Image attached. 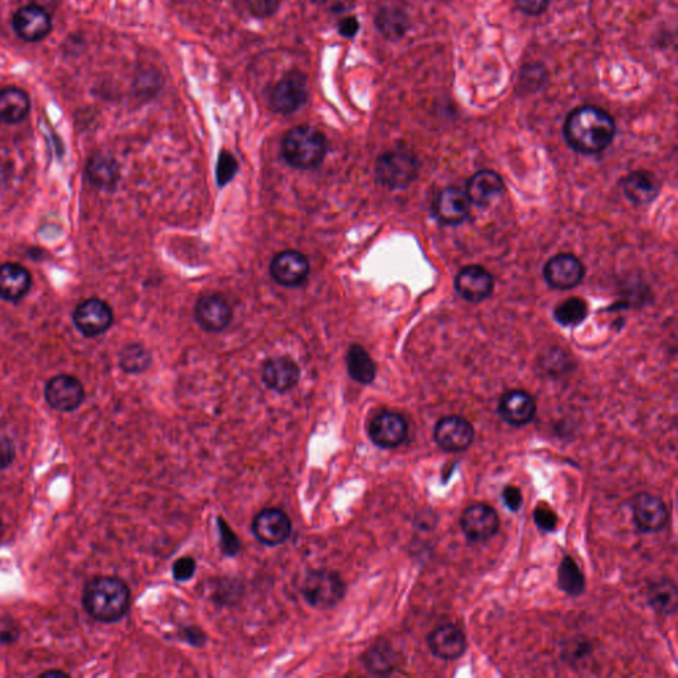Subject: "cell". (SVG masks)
<instances>
[{"mask_svg": "<svg viewBox=\"0 0 678 678\" xmlns=\"http://www.w3.org/2000/svg\"><path fill=\"white\" fill-rule=\"evenodd\" d=\"M616 125L611 114L597 106H580L568 114L563 128L566 140L580 154L602 153L614 140Z\"/></svg>", "mask_w": 678, "mask_h": 678, "instance_id": "1", "label": "cell"}, {"mask_svg": "<svg viewBox=\"0 0 678 678\" xmlns=\"http://www.w3.org/2000/svg\"><path fill=\"white\" fill-rule=\"evenodd\" d=\"M131 588L117 576H96L82 591V607L92 619L100 623L119 622L131 608Z\"/></svg>", "mask_w": 678, "mask_h": 678, "instance_id": "2", "label": "cell"}, {"mask_svg": "<svg viewBox=\"0 0 678 678\" xmlns=\"http://www.w3.org/2000/svg\"><path fill=\"white\" fill-rule=\"evenodd\" d=\"M281 153L292 168L300 170L318 168L326 157V137L312 126H295L284 136Z\"/></svg>", "mask_w": 678, "mask_h": 678, "instance_id": "3", "label": "cell"}, {"mask_svg": "<svg viewBox=\"0 0 678 678\" xmlns=\"http://www.w3.org/2000/svg\"><path fill=\"white\" fill-rule=\"evenodd\" d=\"M347 587L335 571L313 570L304 580L301 593L307 605L317 610H332L344 600Z\"/></svg>", "mask_w": 678, "mask_h": 678, "instance_id": "4", "label": "cell"}, {"mask_svg": "<svg viewBox=\"0 0 678 678\" xmlns=\"http://www.w3.org/2000/svg\"><path fill=\"white\" fill-rule=\"evenodd\" d=\"M418 171L415 155L403 150L387 151L375 163L376 180L390 189H406L416 179Z\"/></svg>", "mask_w": 678, "mask_h": 678, "instance_id": "5", "label": "cell"}, {"mask_svg": "<svg viewBox=\"0 0 678 678\" xmlns=\"http://www.w3.org/2000/svg\"><path fill=\"white\" fill-rule=\"evenodd\" d=\"M268 102L269 108L275 113L284 114V116L295 113L307 102L305 74L300 71L288 72L277 84L273 86L269 92Z\"/></svg>", "mask_w": 678, "mask_h": 678, "instance_id": "6", "label": "cell"}, {"mask_svg": "<svg viewBox=\"0 0 678 678\" xmlns=\"http://www.w3.org/2000/svg\"><path fill=\"white\" fill-rule=\"evenodd\" d=\"M113 321V310L100 298L82 301L73 312L74 327L86 338L99 337L108 332Z\"/></svg>", "mask_w": 678, "mask_h": 678, "instance_id": "7", "label": "cell"}, {"mask_svg": "<svg viewBox=\"0 0 678 678\" xmlns=\"http://www.w3.org/2000/svg\"><path fill=\"white\" fill-rule=\"evenodd\" d=\"M473 424L461 416H444L435 425L433 441L445 452H464L475 441Z\"/></svg>", "mask_w": 678, "mask_h": 678, "instance_id": "8", "label": "cell"}, {"mask_svg": "<svg viewBox=\"0 0 678 678\" xmlns=\"http://www.w3.org/2000/svg\"><path fill=\"white\" fill-rule=\"evenodd\" d=\"M460 525L468 541L487 542L499 533V517L490 505L479 502L462 511Z\"/></svg>", "mask_w": 678, "mask_h": 678, "instance_id": "9", "label": "cell"}, {"mask_svg": "<svg viewBox=\"0 0 678 678\" xmlns=\"http://www.w3.org/2000/svg\"><path fill=\"white\" fill-rule=\"evenodd\" d=\"M44 398L48 406L59 412H72L82 406L85 399V390L76 376L62 373L53 376L45 384Z\"/></svg>", "mask_w": 678, "mask_h": 678, "instance_id": "10", "label": "cell"}, {"mask_svg": "<svg viewBox=\"0 0 678 678\" xmlns=\"http://www.w3.org/2000/svg\"><path fill=\"white\" fill-rule=\"evenodd\" d=\"M632 518L637 530L651 534L662 531L669 521V510L660 497L639 493L632 499Z\"/></svg>", "mask_w": 678, "mask_h": 678, "instance_id": "11", "label": "cell"}, {"mask_svg": "<svg viewBox=\"0 0 678 678\" xmlns=\"http://www.w3.org/2000/svg\"><path fill=\"white\" fill-rule=\"evenodd\" d=\"M252 533L258 542L275 547L288 541L292 534V521L281 508H266L256 514L252 521Z\"/></svg>", "mask_w": 678, "mask_h": 678, "instance_id": "12", "label": "cell"}, {"mask_svg": "<svg viewBox=\"0 0 678 678\" xmlns=\"http://www.w3.org/2000/svg\"><path fill=\"white\" fill-rule=\"evenodd\" d=\"M408 423L404 416L392 411H383L373 416L369 425V436L376 447L392 450L401 447L408 438Z\"/></svg>", "mask_w": 678, "mask_h": 678, "instance_id": "13", "label": "cell"}, {"mask_svg": "<svg viewBox=\"0 0 678 678\" xmlns=\"http://www.w3.org/2000/svg\"><path fill=\"white\" fill-rule=\"evenodd\" d=\"M269 272L276 283L286 288H295L305 283L310 273V263L305 255L288 249L273 257Z\"/></svg>", "mask_w": 678, "mask_h": 678, "instance_id": "14", "label": "cell"}, {"mask_svg": "<svg viewBox=\"0 0 678 678\" xmlns=\"http://www.w3.org/2000/svg\"><path fill=\"white\" fill-rule=\"evenodd\" d=\"M470 200L465 189L445 187L433 200L432 209L436 219L445 226H458L470 214Z\"/></svg>", "mask_w": 678, "mask_h": 678, "instance_id": "15", "label": "cell"}, {"mask_svg": "<svg viewBox=\"0 0 678 678\" xmlns=\"http://www.w3.org/2000/svg\"><path fill=\"white\" fill-rule=\"evenodd\" d=\"M13 28L24 42H42L52 31L50 13L39 5H23L14 14Z\"/></svg>", "mask_w": 678, "mask_h": 678, "instance_id": "16", "label": "cell"}, {"mask_svg": "<svg viewBox=\"0 0 678 678\" xmlns=\"http://www.w3.org/2000/svg\"><path fill=\"white\" fill-rule=\"evenodd\" d=\"M194 317L206 332L219 333L229 326L234 312L226 298L219 295H206L195 304Z\"/></svg>", "mask_w": 678, "mask_h": 678, "instance_id": "17", "label": "cell"}, {"mask_svg": "<svg viewBox=\"0 0 678 678\" xmlns=\"http://www.w3.org/2000/svg\"><path fill=\"white\" fill-rule=\"evenodd\" d=\"M543 276L546 283L553 289H573L582 283L585 266L576 256L560 254L547 261Z\"/></svg>", "mask_w": 678, "mask_h": 678, "instance_id": "18", "label": "cell"}, {"mask_svg": "<svg viewBox=\"0 0 678 678\" xmlns=\"http://www.w3.org/2000/svg\"><path fill=\"white\" fill-rule=\"evenodd\" d=\"M494 278L479 266H468L456 276V292L468 303H481L492 295Z\"/></svg>", "mask_w": 678, "mask_h": 678, "instance_id": "19", "label": "cell"}, {"mask_svg": "<svg viewBox=\"0 0 678 678\" xmlns=\"http://www.w3.org/2000/svg\"><path fill=\"white\" fill-rule=\"evenodd\" d=\"M497 412L505 423L513 427H524L536 416L537 403L533 396L526 391L511 390L499 399Z\"/></svg>", "mask_w": 678, "mask_h": 678, "instance_id": "20", "label": "cell"}, {"mask_svg": "<svg viewBox=\"0 0 678 678\" xmlns=\"http://www.w3.org/2000/svg\"><path fill=\"white\" fill-rule=\"evenodd\" d=\"M427 644L432 654L441 660H458L468 648L464 632L453 625H441L431 631Z\"/></svg>", "mask_w": 678, "mask_h": 678, "instance_id": "21", "label": "cell"}, {"mask_svg": "<svg viewBox=\"0 0 678 678\" xmlns=\"http://www.w3.org/2000/svg\"><path fill=\"white\" fill-rule=\"evenodd\" d=\"M300 367L286 356L268 359L263 367V382L269 390L284 393L295 389L300 381Z\"/></svg>", "mask_w": 678, "mask_h": 678, "instance_id": "22", "label": "cell"}, {"mask_svg": "<svg viewBox=\"0 0 678 678\" xmlns=\"http://www.w3.org/2000/svg\"><path fill=\"white\" fill-rule=\"evenodd\" d=\"M504 189L505 183L501 175L492 170H481L468 180L465 192L470 198V204L484 208L496 200Z\"/></svg>", "mask_w": 678, "mask_h": 678, "instance_id": "23", "label": "cell"}, {"mask_svg": "<svg viewBox=\"0 0 678 678\" xmlns=\"http://www.w3.org/2000/svg\"><path fill=\"white\" fill-rule=\"evenodd\" d=\"M33 286V277L27 268L16 263L0 266V298L7 303H19Z\"/></svg>", "mask_w": 678, "mask_h": 678, "instance_id": "24", "label": "cell"}, {"mask_svg": "<svg viewBox=\"0 0 678 678\" xmlns=\"http://www.w3.org/2000/svg\"><path fill=\"white\" fill-rule=\"evenodd\" d=\"M89 182L103 191H113L119 185L120 166L113 157L105 154H94L85 166Z\"/></svg>", "mask_w": 678, "mask_h": 678, "instance_id": "25", "label": "cell"}, {"mask_svg": "<svg viewBox=\"0 0 678 678\" xmlns=\"http://www.w3.org/2000/svg\"><path fill=\"white\" fill-rule=\"evenodd\" d=\"M623 191L632 203L645 206L656 199L660 183L652 172L634 171L623 180Z\"/></svg>", "mask_w": 678, "mask_h": 678, "instance_id": "26", "label": "cell"}, {"mask_svg": "<svg viewBox=\"0 0 678 678\" xmlns=\"http://www.w3.org/2000/svg\"><path fill=\"white\" fill-rule=\"evenodd\" d=\"M410 17L403 8L389 5L379 8L375 15V27L384 39L399 42L410 30Z\"/></svg>", "mask_w": 678, "mask_h": 678, "instance_id": "27", "label": "cell"}, {"mask_svg": "<svg viewBox=\"0 0 678 678\" xmlns=\"http://www.w3.org/2000/svg\"><path fill=\"white\" fill-rule=\"evenodd\" d=\"M30 111V96L23 89L10 86L0 91V122L16 125L27 119Z\"/></svg>", "mask_w": 678, "mask_h": 678, "instance_id": "28", "label": "cell"}, {"mask_svg": "<svg viewBox=\"0 0 678 678\" xmlns=\"http://www.w3.org/2000/svg\"><path fill=\"white\" fill-rule=\"evenodd\" d=\"M646 602L652 610L663 616H672L676 614L678 608L676 582L669 577L657 580L654 585L649 586L646 591Z\"/></svg>", "mask_w": 678, "mask_h": 678, "instance_id": "29", "label": "cell"}, {"mask_svg": "<svg viewBox=\"0 0 678 678\" xmlns=\"http://www.w3.org/2000/svg\"><path fill=\"white\" fill-rule=\"evenodd\" d=\"M347 372L353 381L361 384H372L376 376V366L369 353L359 346L353 344L346 355Z\"/></svg>", "mask_w": 678, "mask_h": 678, "instance_id": "30", "label": "cell"}, {"mask_svg": "<svg viewBox=\"0 0 678 678\" xmlns=\"http://www.w3.org/2000/svg\"><path fill=\"white\" fill-rule=\"evenodd\" d=\"M364 666L376 676H387L398 668L399 656L392 646L386 643H379L364 654Z\"/></svg>", "mask_w": 678, "mask_h": 678, "instance_id": "31", "label": "cell"}, {"mask_svg": "<svg viewBox=\"0 0 678 678\" xmlns=\"http://www.w3.org/2000/svg\"><path fill=\"white\" fill-rule=\"evenodd\" d=\"M558 586L568 596H580L586 591V576L571 556L563 557L558 568Z\"/></svg>", "mask_w": 678, "mask_h": 678, "instance_id": "32", "label": "cell"}, {"mask_svg": "<svg viewBox=\"0 0 678 678\" xmlns=\"http://www.w3.org/2000/svg\"><path fill=\"white\" fill-rule=\"evenodd\" d=\"M588 305L579 297H571L554 309L557 323L566 327L579 326L587 318Z\"/></svg>", "mask_w": 678, "mask_h": 678, "instance_id": "33", "label": "cell"}, {"mask_svg": "<svg viewBox=\"0 0 678 678\" xmlns=\"http://www.w3.org/2000/svg\"><path fill=\"white\" fill-rule=\"evenodd\" d=\"M150 353L142 346V344H133L123 347L120 353L119 363L121 369L126 373H140L146 372L150 367Z\"/></svg>", "mask_w": 678, "mask_h": 678, "instance_id": "34", "label": "cell"}, {"mask_svg": "<svg viewBox=\"0 0 678 678\" xmlns=\"http://www.w3.org/2000/svg\"><path fill=\"white\" fill-rule=\"evenodd\" d=\"M218 528H219L220 547L224 556H237L241 548L240 539L232 530L231 526L227 524L220 517V518H218Z\"/></svg>", "mask_w": 678, "mask_h": 678, "instance_id": "35", "label": "cell"}, {"mask_svg": "<svg viewBox=\"0 0 678 678\" xmlns=\"http://www.w3.org/2000/svg\"><path fill=\"white\" fill-rule=\"evenodd\" d=\"M238 170L237 158L228 151H221L217 163V182L220 187L231 182Z\"/></svg>", "mask_w": 678, "mask_h": 678, "instance_id": "36", "label": "cell"}, {"mask_svg": "<svg viewBox=\"0 0 678 678\" xmlns=\"http://www.w3.org/2000/svg\"><path fill=\"white\" fill-rule=\"evenodd\" d=\"M533 517L537 528L545 531V533H551V531L556 530L557 525H558V516H557L556 511L545 504L538 505L536 508Z\"/></svg>", "mask_w": 678, "mask_h": 678, "instance_id": "37", "label": "cell"}, {"mask_svg": "<svg viewBox=\"0 0 678 678\" xmlns=\"http://www.w3.org/2000/svg\"><path fill=\"white\" fill-rule=\"evenodd\" d=\"M197 573V562L192 557H182L172 565V576L177 582H189Z\"/></svg>", "mask_w": 678, "mask_h": 678, "instance_id": "38", "label": "cell"}, {"mask_svg": "<svg viewBox=\"0 0 678 678\" xmlns=\"http://www.w3.org/2000/svg\"><path fill=\"white\" fill-rule=\"evenodd\" d=\"M249 13L258 19L275 15L281 5V0H247Z\"/></svg>", "mask_w": 678, "mask_h": 678, "instance_id": "39", "label": "cell"}, {"mask_svg": "<svg viewBox=\"0 0 678 678\" xmlns=\"http://www.w3.org/2000/svg\"><path fill=\"white\" fill-rule=\"evenodd\" d=\"M16 458V447L8 436L0 435V470L11 467Z\"/></svg>", "mask_w": 678, "mask_h": 678, "instance_id": "40", "label": "cell"}, {"mask_svg": "<svg viewBox=\"0 0 678 678\" xmlns=\"http://www.w3.org/2000/svg\"><path fill=\"white\" fill-rule=\"evenodd\" d=\"M551 0H516L517 8L528 16H538L547 10Z\"/></svg>", "mask_w": 678, "mask_h": 678, "instance_id": "41", "label": "cell"}, {"mask_svg": "<svg viewBox=\"0 0 678 678\" xmlns=\"http://www.w3.org/2000/svg\"><path fill=\"white\" fill-rule=\"evenodd\" d=\"M502 501H504L505 507L510 511H518L524 504V497L519 488L514 487V485H507L501 493Z\"/></svg>", "mask_w": 678, "mask_h": 678, "instance_id": "42", "label": "cell"}, {"mask_svg": "<svg viewBox=\"0 0 678 678\" xmlns=\"http://www.w3.org/2000/svg\"><path fill=\"white\" fill-rule=\"evenodd\" d=\"M179 636L182 637V639L185 640L186 643H189V644H191L192 646H198V648H200V646L206 644L207 642L206 634H204L202 629L198 627L183 628L182 632H180Z\"/></svg>", "mask_w": 678, "mask_h": 678, "instance_id": "43", "label": "cell"}, {"mask_svg": "<svg viewBox=\"0 0 678 678\" xmlns=\"http://www.w3.org/2000/svg\"><path fill=\"white\" fill-rule=\"evenodd\" d=\"M359 27L361 24L355 16H346L338 23V33L346 39H352L358 34Z\"/></svg>", "mask_w": 678, "mask_h": 678, "instance_id": "44", "label": "cell"}, {"mask_svg": "<svg viewBox=\"0 0 678 678\" xmlns=\"http://www.w3.org/2000/svg\"><path fill=\"white\" fill-rule=\"evenodd\" d=\"M326 3L333 13H344L353 5V0H326Z\"/></svg>", "mask_w": 678, "mask_h": 678, "instance_id": "45", "label": "cell"}, {"mask_svg": "<svg viewBox=\"0 0 678 678\" xmlns=\"http://www.w3.org/2000/svg\"><path fill=\"white\" fill-rule=\"evenodd\" d=\"M40 677L42 678H48V677L64 678V677H69V674L65 673V672H63V671H48V672H44V673L40 674Z\"/></svg>", "mask_w": 678, "mask_h": 678, "instance_id": "46", "label": "cell"}, {"mask_svg": "<svg viewBox=\"0 0 678 678\" xmlns=\"http://www.w3.org/2000/svg\"><path fill=\"white\" fill-rule=\"evenodd\" d=\"M40 0H31V3H28V5H39ZM53 2H56V0H42V5H40V7L44 8V10H47V5H53Z\"/></svg>", "mask_w": 678, "mask_h": 678, "instance_id": "47", "label": "cell"}, {"mask_svg": "<svg viewBox=\"0 0 678 678\" xmlns=\"http://www.w3.org/2000/svg\"><path fill=\"white\" fill-rule=\"evenodd\" d=\"M3 533H5V528H3L2 519H0V539H2Z\"/></svg>", "mask_w": 678, "mask_h": 678, "instance_id": "48", "label": "cell"}]
</instances>
